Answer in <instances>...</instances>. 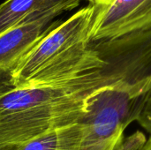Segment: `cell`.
Masks as SVG:
<instances>
[{"mask_svg": "<svg viewBox=\"0 0 151 150\" xmlns=\"http://www.w3.org/2000/svg\"><path fill=\"white\" fill-rule=\"evenodd\" d=\"M104 60L69 80L0 90V149L81 122L90 98L123 74L151 45V27L102 40Z\"/></svg>", "mask_w": 151, "mask_h": 150, "instance_id": "obj_1", "label": "cell"}, {"mask_svg": "<svg viewBox=\"0 0 151 150\" xmlns=\"http://www.w3.org/2000/svg\"><path fill=\"white\" fill-rule=\"evenodd\" d=\"M96 5L89 4L50 29L9 73L12 88H34L69 80L102 64L100 41L91 42Z\"/></svg>", "mask_w": 151, "mask_h": 150, "instance_id": "obj_2", "label": "cell"}, {"mask_svg": "<svg viewBox=\"0 0 151 150\" xmlns=\"http://www.w3.org/2000/svg\"><path fill=\"white\" fill-rule=\"evenodd\" d=\"M151 27V0H109L96 5L90 41L119 37Z\"/></svg>", "mask_w": 151, "mask_h": 150, "instance_id": "obj_3", "label": "cell"}, {"mask_svg": "<svg viewBox=\"0 0 151 150\" xmlns=\"http://www.w3.org/2000/svg\"><path fill=\"white\" fill-rule=\"evenodd\" d=\"M45 17L0 34V72L11 73L33 47L59 21Z\"/></svg>", "mask_w": 151, "mask_h": 150, "instance_id": "obj_4", "label": "cell"}, {"mask_svg": "<svg viewBox=\"0 0 151 150\" xmlns=\"http://www.w3.org/2000/svg\"><path fill=\"white\" fill-rule=\"evenodd\" d=\"M81 0H6L0 4V34L45 17L56 18L80 5Z\"/></svg>", "mask_w": 151, "mask_h": 150, "instance_id": "obj_5", "label": "cell"}, {"mask_svg": "<svg viewBox=\"0 0 151 150\" xmlns=\"http://www.w3.org/2000/svg\"><path fill=\"white\" fill-rule=\"evenodd\" d=\"M86 132L81 123L50 132L13 150H85Z\"/></svg>", "mask_w": 151, "mask_h": 150, "instance_id": "obj_6", "label": "cell"}, {"mask_svg": "<svg viewBox=\"0 0 151 150\" xmlns=\"http://www.w3.org/2000/svg\"><path fill=\"white\" fill-rule=\"evenodd\" d=\"M151 137V91L136 120Z\"/></svg>", "mask_w": 151, "mask_h": 150, "instance_id": "obj_7", "label": "cell"}, {"mask_svg": "<svg viewBox=\"0 0 151 150\" xmlns=\"http://www.w3.org/2000/svg\"><path fill=\"white\" fill-rule=\"evenodd\" d=\"M137 150H151V137L149 140H146L144 144Z\"/></svg>", "mask_w": 151, "mask_h": 150, "instance_id": "obj_8", "label": "cell"}, {"mask_svg": "<svg viewBox=\"0 0 151 150\" xmlns=\"http://www.w3.org/2000/svg\"><path fill=\"white\" fill-rule=\"evenodd\" d=\"M91 4L95 5H104L108 3L109 0H88Z\"/></svg>", "mask_w": 151, "mask_h": 150, "instance_id": "obj_9", "label": "cell"}, {"mask_svg": "<svg viewBox=\"0 0 151 150\" xmlns=\"http://www.w3.org/2000/svg\"><path fill=\"white\" fill-rule=\"evenodd\" d=\"M16 148V146H12V147H8V148H4V149H1L0 150H13Z\"/></svg>", "mask_w": 151, "mask_h": 150, "instance_id": "obj_10", "label": "cell"}]
</instances>
